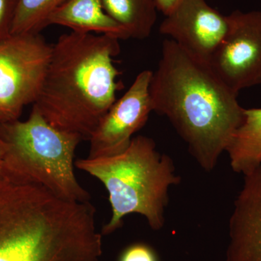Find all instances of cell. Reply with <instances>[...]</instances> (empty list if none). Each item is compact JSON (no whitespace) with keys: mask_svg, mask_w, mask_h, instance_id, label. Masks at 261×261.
<instances>
[{"mask_svg":"<svg viewBox=\"0 0 261 261\" xmlns=\"http://www.w3.org/2000/svg\"><path fill=\"white\" fill-rule=\"evenodd\" d=\"M18 0H0V42L11 35Z\"/></svg>","mask_w":261,"mask_h":261,"instance_id":"obj_15","label":"cell"},{"mask_svg":"<svg viewBox=\"0 0 261 261\" xmlns=\"http://www.w3.org/2000/svg\"><path fill=\"white\" fill-rule=\"evenodd\" d=\"M228 29L227 15L220 13L206 0H181L166 15L160 25V32L207 63Z\"/></svg>","mask_w":261,"mask_h":261,"instance_id":"obj_9","label":"cell"},{"mask_svg":"<svg viewBox=\"0 0 261 261\" xmlns=\"http://www.w3.org/2000/svg\"><path fill=\"white\" fill-rule=\"evenodd\" d=\"M149 94L154 112L169 120L200 167L213 171L243 122L238 94L207 62L170 39L163 42Z\"/></svg>","mask_w":261,"mask_h":261,"instance_id":"obj_1","label":"cell"},{"mask_svg":"<svg viewBox=\"0 0 261 261\" xmlns=\"http://www.w3.org/2000/svg\"><path fill=\"white\" fill-rule=\"evenodd\" d=\"M228 29L207 63L234 93L261 84V12L227 15Z\"/></svg>","mask_w":261,"mask_h":261,"instance_id":"obj_7","label":"cell"},{"mask_svg":"<svg viewBox=\"0 0 261 261\" xmlns=\"http://www.w3.org/2000/svg\"><path fill=\"white\" fill-rule=\"evenodd\" d=\"M75 166L102 182L109 195L112 216L102 234L121 228L125 216L132 214L142 215L153 230L164 226L168 190L181 178L172 159L160 153L152 139L137 136L121 153L78 160Z\"/></svg>","mask_w":261,"mask_h":261,"instance_id":"obj_4","label":"cell"},{"mask_svg":"<svg viewBox=\"0 0 261 261\" xmlns=\"http://www.w3.org/2000/svg\"><path fill=\"white\" fill-rule=\"evenodd\" d=\"M103 8L129 38L149 37L157 20L156 0H102Z\"/></svg>","mask_w":261,"mask_h":261,"instance_id":"obj_13","label":"cell"},{"mask_svg":"<svg viewBox=\"0 0 261 261\" xmlns=\"http://www.w3.org/2000/svg\"><path fill=\"white\" fill-rule=\"evenodd\" d=\"M226 152L234 172L249 174L261 164V108L244 110V118Z\"/></svg>","mask_w":261,"mask_h":261,"instance_id":"obj_12","label":"cell"},{"mask_svg":"<svg viewBox=\"0 0 261 261\" xmlns=\"http://www.w3.org/2000/svg\"><path fill=\"white\" fill-rule=\"evenodd\" d=\"M152 75L149 70L141 72L126 93L113 103L89 139L87 158L111 157L126 150L153 111L149 94Z\"/></svg>","mask_w":261,"mask_h":261,"instance_id":"obj_8","label":"cell"},{"mask_svg":"<svg viewBox=\"0 0 261 261\" xmlns=\"http://www.w3.org/2000/svg\"><path fill=\"white\" fill-rule=\"evenodd\" d=\"M181 0H156L158 10L165 16L171 13Z\"/></svg>","mask_w":261,"mask_h":261,"instance_id":"obj_17","label":"cell"},{"mask_svg":"<svg viewBox=\"0 0 261 261\" xmlns=\"http://www.w3.org/2000/svg\"><path fill=\"white\" fill-rule=\"evenodd\" d=\"M53 45L39 33L11 34L0 42V124L18 120L42 91Z\"/></svg>","mask_w":261,"mask_h":261,"instance_id":"obj_6","label":"cell"},{"mask_svg":"<svg viewBox=\"0 0 261 261\" xmlns=\"http://www.w3.org/2000/svg\"><path fill=\"white\" fill-rule=\"evenodd\" d=\"M89 202L0 179V261H99L102 234Z\"/></svg>","mask_w":261,"mask_h":261,"instance_id":"obj_2","label":"cell"},{"mask_svg":"<svg viewBox=\"0 0 261 261\" xmlns=\"http://www.w3.org/2000/svg\"><path fill=\"white\" fill-rule=\"evenodd\" d=\"M0 135L6 145L5 179L44 187L70 202H89L90 195L74 172L80 135L51 126L34 105L27 121L0 124Z\"/></svg>","mask_w":261,"mask_h":261,"instance_id":"obj_5","label":"cell"},{"mask_svg":"<svg viewBox=\"0 0 261 261\" xmlns=\"http://www.w3.org/2000/svg\"><path fill=\"white\" fill-rule=\"evenodd\" d=\"M119 40L74 32L58 38L34 104L51 126L89 140L123 87L113 64L121 51Z\"/></svg>","mask_w":261,"mask_h":261,"instance_id":"obj_3","label":"cell"},{"mask_svg":"<svg viewBox=\"0 0 261 261\" xmlns=\"http://www.w3.org/2000/svg\"><path fill=\"white\" fill-rule=\"evenodd\" d=\"M120 261H157L150 247L142 244H137L127 248Z\"/></svg>","mask_w":261,"mask_h":261,"instance_id":"obj_16","label":"cell"},{"mask_svg":"<svg viewBox=\"0 0 261 261\" xmlns=\"http://www.w3.org/2000/svg\"><path fill=\"white\" fill-rule=\"evenodd\" d=\"M244 176L229 219L225 261H261V164Z\"/></svg>","mask_w":261,"mask_h":261,"instance_id":"obj_10","label":"cell"},{"mask_svg":"<svg viewBox=\"0 0 261 261\" xmlns=\"http://www.w3.org/2000/svg\"><path fill=\"white\" fill-rule=\"evenodd\" d=\"M67 0H18L11 34L39 33L51 13Z\"/></svg>","mask_w":261,"mask_h":261,"instance_id":"obj_14","label":"cell"},{"mask_svg":"<svg viewBox=\"0 0 261 261\" xmlns=\"http://www.w3.org/2000/svg\"><path fill=\"white\" fill-rule=\"evenodd\" d=\"M5 152H6V145L0 135V179L4 178L3 177V161H4Z\"/></svg>","mask_w":261,"mask_h":261,"instance_id":"obj_18","label":"cell"},{"mask_svg":"<svg viewBox=\"0 0 261 261\" xmlns=\"http://www.w3.org/2000/svg\"><path fill=\"white\" fill-rule=\"evenodd\" d=\"M59 25L71 32L129 39L125 29L107 14L102 0H67L47 19V27Z\"/></svg>","mask_w":261,"mask_h":261,"instance_id":"obj_11","label":"cell"}]
</instances>
